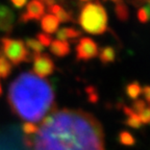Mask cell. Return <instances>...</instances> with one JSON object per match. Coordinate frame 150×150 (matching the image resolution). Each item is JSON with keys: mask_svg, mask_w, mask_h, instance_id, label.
Instances as JSON below:
<instances>
[{"mask_svg": "<svg viewBox=\"0 0 150 150\" xmlns=\"http://www.w3.org/2000/svg\"><path fill=\"white\" fill-rule=\"evenodd\" d=\"M12 4L14 5L16 8H22L27 4V0H11Z\"/></svg>", "mask_w": 150, "mask_h": 150, "instance_id": "83f0119b", "label": "cell"}, {"mask_svg": "<svg viewBox=\"0 0 150 150\" xmlns=\"http://www.w3.org/2000/svg\"><path fill=\"white\" fill-rule=\"evenodd\" d=\"M15 14L8 6L0 3V31L11 33L15 25Z\"/></svg>", "mask_w": 150, "mask_h": 150, "instance_id": "9c48e42d", "label": "cell"}, {"mask_svg": "<svg viewBox=\"0 0 150 150\" xmlns=\"http://www.w3.org/2000/svg\"><path fill=\"white\" fill-rule=\"evenodd\" d=\"M115 14L117 16L118 20L121 22H126L128 21L130 13H129V8L124 2H117V4L115 5Z\"/></svg>", "mask_w": 150, "mask_h": 150, "instance_id": "2e32d148", "label": "cell"}, {"mask_svg": "<svg viewBox=\"0 0 150 150\" xmlns=\"http://www.w3.org/2000/svg\"><path fill=\"white\" fill-rule=\"evenodd\" d=\"M46 6L40 0H30L27 3L26 11L20 16V22L27 23L33 20H41L45 15Z\"/></svg>", "mask_w": 150, "mask_h": 150, "instance_id": "ba28073f", "label": "cell"}, {"mask_svg": "<svg viewBox=\"0 0 150 150\" xmlns=\"http://www.w3.org/2000/svg\"><path fill=\"white\" fill-rule=\"evenodd\" d=\"M40 1H42L45 6H47V7L51 6V5H53L54 3H55V0H40Z\"/></svg>", "mask_w": 150, "mask_h": 150, "instance_id": "f1b7e54d", "label": "cell"}, {"mask_svg": "<svg viewBox=\"0 0 150 150\" xmlns=\"http://www.w3.org/2000/svg\"><path fill=\"white\" fill-rule=\"evenodd\" d=\"M49 14H52L57 18L59 22L62 23H68V22H74V19H73V14L72 12H69V11H66L62 5L56 4L54 3L51 6L47 7Z\"/></svg>", "mask_w": 150, "mask_h": 150, "instance_id": "8fae6325", "label": "cell"}, {"mask_svg": "<svg viewBox=\"0 0 150 150\" xmlns=\"http://www.w3.org/2000/svg\"><path fill=\"white\" fill-rule=\"evenodd\" d=\"M59 23L61 22L57 20V18L54 15L47 14L44 15L41 19V28L45 33L51 35L59 30Z\"/></svg>", "mask_w": 150, "mask_h": 150, "instance_id": "30bf717a", "label": "cell"}, {"mask_svg": "<svg viewBox=\"0 0 150 150\" xmlns=\"http://www.w3.org/2000/svg\"><path fill=\"white\" fill-rule=\"evenodd\" d=\"M33 59V73L41 78H45L51 75L55 70V64L51 56L47 53H38L31 55Z\"/></svg>", "mask_w": 150, "mask_h": 150, "instance_id": "8992f818", "label": "cell"}, {"mask_svg": "<svg viewBox=\"0 0 150 150\" xmlns=\"http://www.w3.org/2000/svg\"><path fill=\"white\" fill-rule=\"evenodd\" d=\"M76 51V59L77 61H91L98 55L99 48L98 45L91 38L84 37L81 38L77 42V45L75 47Z\"/></svg>", "mask_w": 150, "mask_h": 150, "instance_id": "52a82bcc", "label": "cell"}, {"mask_svg": "<svg viewBox=\"0 0 150 150\" xmlns=\"http://www.w3.org/2000/svg\"><path fill=\"white\" fill-rule=\"evenodd\" d=\"M0 93H1V87H0Z\"/></svg>", "mask_w": 150, "mask_h": 150, "instance_id": "1f68e13d", "label": "cell"}, {"mask_svg": "<svg viewBox=\"0 0 150 150\" xmlns=\"http://www.w3.org/2000/svg\"><path fill=\"white\" fill-rule=\"evenodd\" d=\"M99 59L103 65H108L116 61L117 59V50L112 46H104L100 48V51L98 52Z\"/></svg>", "mask_w": 150, "mask_h": 150, "instance_id": "5bb4252c", "label": "cell"}, {"mask_svg": "<svg viewBox=\"0 0 150 150\" xmlns=\"http://www.w3.org/2000/svg\"><path fill=\"white\" fill-rule=\"evenodd\" d=\"M146 102L144 100H142V99H136V100H134V102H132V105H131V110H134L136 114H140L142 110H144V108H146Z\"/></svg>", "mask_w": 150, "mask_h": 150, "instance_id": "603a6c76", "label": "cell"}, {"mask_svg": "<svg viewBox=\"0 0 150 150\" xmlns=\"http://www.w3.org/2000/svg\"><path fill=\"white\" fill-rule=\"evenodd\" d=\"M50 52L56 57H65L71 52V47L68 42L61 40H53L50 44Z\"/></svg>", "mask_w": 150, "mask_h": 150, "instance_id": "4fadbf2b", "label": "cell"}, {"mask_svg": "<svg viewBox=\"0 0 150 150\" xmlns=\"http://www.w3.org/2000/svg\"><path fill=\"white\" fill-rule=\"evenodd\" d=\"M122 108H123V112L127 116V119L124 122L125 124L128 127H130V128H134V129L141 128L142 127V122H141L138 114H136L129 106L125 105Z\"/></svg>", "mask_w": 150, "mask_h": 150, "instance_id": "9a60e30c", "label": "cell"}, {"mask_svg": "<svg viewBox=\"0 0 150 150\" xmlns=\"http://www.w3.org/2000/svg\"><path fill=\"white\" fill-rule=\"evenodd\" d=\"M77 22L83 31L90 35H103L108 29V14L98 0L82 5Z\"/></svg>", "mask_w": 150, "mask_h": 150, "instance_id": "3957f363", "label": "cell"}, {"mask_svg": "<svg viewBox=\"0 0 150 150\" xmlns=\"http://www.w3.org/2000/svg\"><path fill=\"white\" fill-rule=\"evenodd\" d=\"M137 18L140 23H148L150 21V5L144 4L143 6L139 7L137 12Z\"/></svg>", "mask_w": 150, "mask_h": 150, "instance_id": "ffe728a7", "label": "cell"}, {"mask_svg": "<svg viewBox=\"0 0 150 150\" xmlns=\"http://www.w3.org/2000/svg\"><path fill=\"white\" fill-rule=\"evenodd\" d=\"M13 66L4 56H0V78H6L12 72Z\"/></svg>", "mask_w": 150, "mask_h": 150, "instance_id": "44dd1931", "label": "cell"}, {"mask_svg": "<svg viewBox=\"0 0 150 150\" xmlns=\"http://www.w3.org/2000/svg\"><path fill=\"white\" fill-rule=\"evenodd\" d=\"M87 93H88V95H89L90 102H92V103L97 102L99 96H98V93H97V91L95 90V88H94V87L87 88Z\"/></svg>", "mask_w": 150, "mask_h": 150, "instance_id": "d4e9b609", "label": "cell"}, {"mask_svg": "<svg viewBox=\"0 0 150 150\" xmlns=\"http://www.w3.org/2000/svg\"><path fill=\"white\" fill-rule=\"evenodd\" d=\"M37 40L39 41V42L42 44V46H44V47L50 46L51 42L53 41V40H52L51 35H47V33H38V35H37Z\"/></svg>", "mask_w": 150, "mask_h": 150, "instance_id": "7402d4cb", "label": "cell"}, {"mask_svg": "<svg viewBox=\"0 0 150 150\" xmlns=\"http://www.w3.org/2000/svg\"><path fill=\"white\" fill-rule=\"evenodd\" d=\"M24 44H25L28 51L33 52V54L42 53L43 50H44V46H42V44H41L37 39H30V38H28V39L25 40Z\"/></svg>", "mask_w": 150, "mask_h": 150, "instance_id": "d6986e66", "label": "cell"}, {"mask_svg": "<svg viewBox=\"0 0 150 150\" xmlns=\"http://www.w3.org/2000/svg\"><path fill=\"white\" fill-rule=\"evenodd\" d=\"M142 94L144 95V98L146 100L145 102L150 104V86H144L142 88Z\"/></svg>", "mask_w": 150, "mask_h": 150, "instance_id": "4316f807", "label": "cell"}, {"mask_svg": "<svg viewBox=\"0 0 150 150\" xmlns=\"http://www.w3.org/2000/svg\"><path fill=\"white\" fill-rule=\"evenodd\" d=\"M56 38L57 40L64 41V42L75 43V40L81 35V31L74 27H63L56 31Z\"/></svg>", "mask_w": 150, "mask_h": 150, "instance_id": "7c38bea8", "label": "cell"}, {"mask_svg": "<svg viewBox=\"0 0 150 150\" xmlns=\"http://www.w3.org/2000/svg\"><path fill=\"white\" fill-rule=\"evenodd\" d=\"M25 141L31 150H105L100 122L81 110H56Z\"/></svg>", "mask_w": 150, "mask_h": 150, "instance_id": "6da1fadb", "label": "cell"}, {"mask_svg": "<svg viewBox=\"0 0 150 150\" xmlns=\"http://www.w3.org/2000/svg\"><path fill=\"white\" fill-rule=\"evenodd\" d=\"M7 100L17 117L33 124L56 110L52 86L33 72L21 73L11 83Z\"/></svg>", "mask_w": 150, "mask_h": 150, "instance_id": "7a4b0ae2", "label": "cell"}, {"mask_svg": "<svg viewBox=\"0 0 150 150\" xmlns=\"http://www.w3.org/2000/svg\"><path fill=\"white\" fill-rule=\"evenodd\" d=\"M125 92H126V95L128 96V98H130L131 100H136L142 94V87L138 81H132L126 86Z\"/></svg>", "mask_w": 150, "mask_h": 150, "instance_id": "e0dca14e", "label": "cell"}, {"mask_svg": "<svg viewBox=\"0 0 150 150\" xmlns=\"http://www.w3.org/2000/svg\"><path fill=\"white\" fill-rule=\"evenodd\" d=\"M80 1H82V2H86V1H90V0H80Z\"/></svg>", "mask_w": 150, "mask_h": 150, "instance_id": "4dcf8cb0", "label": "cell"}, {"mask_svg": "<svg viewBox=\"0 0 150 150\" xmlns=\"http://www.w3.org/2000/svg\"><path fill=\"white\" fill-rule=\"evenodd\" d=\"M128 2L130 4H132L136 7H140L142 6V4H149L150 5V0H128Z\"/></svg>", "mask_w": 150, "mask_h": 150, "instance_id": "484cf974", "label": "cell"}, {"mask_svg": "<svg viewBox=\"0 0 150 150\" xmlns=\"http://www.w3.org/2000/svg\"><path fill=\"white\" fill-rule=\"evenodd\" d=\"M0 150H31L21 128L11 126L0 130Z\"/></svg>", "mask_w": 150, "mask_h": 150, "instance_id": "5b68a950", "label": "cell"}, {"mask_svg": "<svg viewBox=\"0 0 150 150\" xmlns=\"http://www.w3.org/2000/svg\"><path fill=\"white\" fill-rule=\"evenodd\" d=\"M0 51L2 52V56L15 66L20 65L23 62H28L30 57L23 41L7 37L0 40Z\"/></svg>", "mask_w": 150, "mask_h": 150, "instance_id": "277c9868", "label": "cell"}, {"mask_svg": "<svg viewBox=\"0 0 150 150\" xmlns=\"http://www.w3.org/2000/svg\"><path fill=\"white\" fill-rule=\"evenodd\" d=\"M139 118H140L142 124H150V105L146 106V108L139 114Z\"/></svg>", "mask_w": 150, "mask_h": 150, "instance_id": "cb8c5ba5", "label": "cell"}, {"mask_svg": "<svg viewBox=\"0 0 150 150\" xmlns=\"http://www.w3.org/2000/svg\"><path fill=\"white\" fill-rule=\"evenodd\" d=\"M103 1H108V0H103ZM110 1H112V2H120L121 0H110Z\"/></svg>", "mask_w": 150, "mask_h": 150, "instance_id": "f546056e", "label": "cell"}, {"mask_svg": "<svg viewBox=\"0 0 150 150\" xmlns=\"http://www.w3.org/2000/svg\"><path fill=\"white\" fill-rule=\"evenodd\" d=\"M118 141L123 146L136 145V138L127 130H121L118 134Z\"/></svg>", "mask_w": 150, "mask_h": 150, "instance_id": "ac0fdd59", "label": "cell"}]
</instances>
